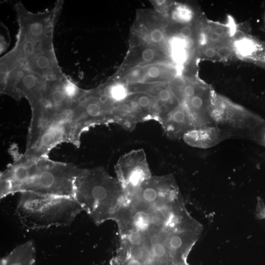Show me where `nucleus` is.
<instances>
[{
    "mask_svg": "<svg viewBox=\"0 0 265 265\" xmlns=\"http://www.w3.org/2000/svg\"><path fill=\"white\" fill-rule=\"evenodd\" d=\"M54 30L35 25L18 29L14 46L0 58V90L22 80L41 84L65 75L54 52Z\"/></svg>",
    "mask_w": 265,
    "mask_h": 265,
    "instance_id": "f257e3e1",
    "label": "nucleus"
},
{
    "mask_svg": "<svg viewBox=\"0 0 265 265\" xmlns=\"http://www.w3.org/2000/svg\"><path fill=\"white\" fill-rule=\"evenodd\" d=\"M13 161L0 175V198L15 193L74 197L76 178L82 169L49 157L29 158L12 152Z\"/></svg>",
    "mask_w": 265,
    "mask_h": 265,
    "instance_id": "f03ea898",
    "label": "nucleus"
},
{
    "mask_svg": "<svg viewBox=\"0 0 265 265\" xmlns=\"http://www.w3.org/2000/svg\"><path fill=\"white\" fill-rule=\"evenodd\" d=\"M74 198L97 224L114 220L122 199L116 182L101 168L82 169L74 182Z\"/></svg>",
    "mask_w": 265,
    "mask_h": 265,
    "instance_id": "7ed1b4c3",
    "label": "nucleus"
},
{
    "mask_svg": "<svg viewBox=\"0 0 265 265\" xmlns=\"http://www.w3.org/2000/svg\"><path fill=\"white\" fill-rule=\"evenodd\" d=\"M82 210L74 197L21 193L16 212L23 225L29 229L71 224Z\"/></svg>",
    "mask_w": 265,
    "mask_h": 265,
    "instance_id": "20e7f679",
    "label": "nucleus"
},
{
    "mask_svg": "<svg viewBox=\"0 0 265 265\" xmlns=\"http://www.w3.org/2000/svg\"><path fill=\"white\" fill-rule=\"evenodd\" d=\"M211 117L212 124L233 132L249 134L264 120L259 115L234 104L215 93L213 96Z\"/></svg>",
    "mask_w": 265,
    "mask_h": 265,
    "instance_id": "39448f33",
    "label": "nucleus"
},
{
    "mask_svg": "<svg viewBox=\"0 0 265 265\" xmlns=\"http://www.w3.org/2000/svg\"><path fill=\"white\" fill-rule=\"evenodd\" d=\"M165 15L155 9H143L136 14L132 29L131 38L159 48L167 54Z\"/></svg>",
    "mask_w": 265,
    "mask_h": 265,
    "instance_id": "423d86ee",
    "label": "nucleus"
},
{
    "mask_svg": "<svg viewBox=\"0 0 265 265\" xmlns=\"http://www.w3.org/2000/svg\"><path fill=\"white\" fill-rule=\"evenodd\" d=\"M166 63L175 65L162 50L131 38L126 55L115 74H121L143 66Z\"/></svg>",
    "mask_w": 265,
    "mask_h": 265,
    "instance_id": "0eeeda50",
    "label": "nucleus"
},
{
    "mask_svg": "<svg viewBox=\"0 0 265 265\" xmlns=\"http://www.w3.org/2000/svg\"><path fill=\"white\" fill-rule=\"evenodd\" d=\"M174 65L158 63L137 67L121 74H115L113 79L130 83H167L180 75Z\"/></svg>",
    "mask_w": 265,
    "mask_h": 265,
    "instance_id": "6e6552de",
    "label": "nucleus"
},
{
    "mask_svg": "<svg viewBox=\"0 0 265 265\" xmlns=\"http://www.w3.org/2000/svg\"><path fill=\"white\" fill-rule=\"evenodd\" d=\"M232 135V133L216 125L194 128L184 135L186 142L195 147H212Z\"/></svg>",
    "mask_w": 265,
    "mask_h": 265,
    "instance_id": "1a4fd4ad",
    "label": "nucleus"
},
{
    "mask_svg": "<svg viewBox=\"0 0 265 265\" xmlns=\"http://www.w3.org/2000/svg\"><path fill=\"white\" fill-rule=\"evenodd\" d=\"M248 135L255 142L265 147V120L264 119Z\"/></svg>",
    "mask_w": 265,
    "mask_h": 265,
    "instance_id": "9d476101",
    "label": "nucleus"
},
{
    "mask_svg": "<svg viewBox=\"0 0 265 265\" xmlns=\"http://www.w3.org/2000/svg\"><path fill=\"white\" fill-rule=\"evenodd\" d=\"M10 36L7 27L2 23L0 24V53H3L8 48L10 42Z\"/></svg>",
    "mask_w": 265,
    "mask_h": 265,
    "instance_id": "9b49d317",
    "label": "nucleus"
},
{
    "mask_svg": "<svg viewBox=\"0 0 265 265\" xmlns=\"http://www.w3.org/2000/svg\"><path fill=\"white\" fill-rule=\"evenodd\" d=\"M201 56L205 58L210 60H217L219 56L216 47L211 45H208L202 50Z\"/></svg>",
    "mask_w": 265,
    "mask_h": 265,
    "instance_id": "f8f14e48",
    "label": "nucleus"
},
{
    "mask_svg": "<svg viewBox=\"0 0 265 265\" xmlns=\"http://www.w3.org/2000/svg\"><path fill=\"white\" fill-rule=\"evenodd\" d=\"M264 30L265 31V27ZM250 60L265 69V48L252 56Z\"/></svg>",
    "mask_w": 265,
    "mask_h": 265,
    "instance_id": "ddd939ff",
    "label": "nucleus"
},
{
    "mask_svg": "<svg viewBox=\"0 0 265 265\" xmlns=\"http://www.w3.org/2000/svg\"><path fill=\"white\" fill-rule=\"evenodd\" d=\"M256 211V215L258 219H265V205L260 198L258 199Z\"/></svg>",
    "mask_w": 265,
    "mask_h": 265,
    "instance_id": "4468645a",
    "label": "nucleus"
},
{
    "mask_svg": "<svg viewBox=\"0 0 265 265\" xmlns=\"http://www.w3.org/2000/svg\"><path fill=\"white\" fill-rule=\"evenodd\" d=\"M209 30L220 36L228 35V29L225 26L218 25H211L210 26Z\"/></svg>",
    "mask_w": 265,
    "mask_h": 265,
    "instance_id": "2eb2a0df",
    "label": "nucleus"
},
{
    "mask_svg": "<svg viewBox=\"0 0 265 265\" xmlns=\"http://www.w3.org/2000/svg\"><path fill=\"white\" fill-rule=\"evenodd\" d=\"M137 104L142 108H147L152 103V99L147 95H141L137 97Z\"/></svg>",
    "mask_w": 265,
    "mask_h": 265,
    "instance_id": "dca6fc26",
    "label": "nucleus"
},
{
    "mask_svg": "<svg viewBox=\"0 0 265 265\" xmlns=\"http://www.w3.org/2000/svg\"><path fill=\"white\" fill-rule=\"evenodd\" d=\"M127 265H142V264L138 260L132 259L128 261Z\"/></svg>",
    "mask_w": 265,
    "mask_h": 265,
    "instance_id": "f3484780",
    "label": "nucleus"
},
{
    "mask_svg": "<svg viewBox=\"0 0 265 265\" xmlns=\"http://www.w3.org/2000/svg\"></svg>",
    "mask_w": 265,
    "mask_h": 265,
    "instance_id": "a211bd4d",
    "label": "nucleus"
}]
</instances>
